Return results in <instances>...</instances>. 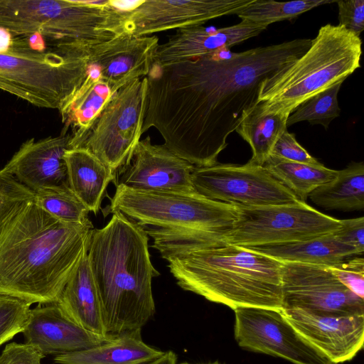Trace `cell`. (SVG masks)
<instances>
[{"instance_id":"cell-33","label":"cell","mask_w":364,"mask_h":364,"mask_svg":"<svg viewBox=\"0 0 364 364\" xmlns=\"http://www.w3.org/2000/svg\"><path fill=\"white\" fill-rule=\"evenodd\" d=\"M31 304L0 294V346L21 333L28 318Z\"/></svg>"},{"instance_id":"cell-11","label":"cell","mask_w":364,"mask_h":364,"mask_svg":"<svg viewBox=\"0 0 364 364\" xmlns=\"http://www.w3.org/2000/svg\"><path fill=\"white\" fill-rule=\"evenodd\" d=\"M191 181L196 193L226 203L259 207L296 204L301 200L262 166L218 164L194 167Z\"/></svg>"},{"instance_id":"cell-16","label":"cell","mask_w":364,"mask_h":364,"mask_svg":"<svg viewBox=\"0 0 364 364\" xmlns=\"http://www.w3.org/2000/svg\"><path fill=\"white\" fill-rule=\"evenodd\" d=\"M296 331L333 364L353 359L363 348L364 314L328 315L283 309Z\"/></svg>"},{"instance_id":"cell-1","label":"cell","mask_w":364,"mask_h":364,"mask_svg":"<svg viewBox=\"0 0 364 364\" xmlns=\"http://www.w3.org/2000/svg\"><path fill=\"white\" fill-rule=\"evenodd\" d=\"M311 43V39L299 38L151 64L142 134L156 128L163 144L195 167L216 164L243 111L257 103L262 82L300 58Z\"/></svg>"},{"instance_id":"cell-29","label":"cell","mask_w":364,"mask_h":364,"mask_svg":"<svg viewBox=\"0 0 364 364\" xmlns=\"http://www.w3.org/2000/svg\"><path fill=\"white\" fill-rule=\"evenodd\" d=\"M33 202L55 219L68 224H92L90 211L68 184L47 187L35 192Z\"/></svg>"},{"instance_id":"cell-38","label":"cell","mask_w":364,"mask_h":364,"mask_svg":"<svg viewBox=\"0 0 364 364\" xmlns=\"http://www.w3.org/2000/svg\"><path fill=\"white\" fill-rule=\"evenodd\" d=\"M340 228L333 232L341 242L354 247L360 254L364 251V218L340 220Z\"/></svg>"},{"instance_id":"cell-35","label":"cell","mask_w":364,"mask_h":364,"mask_svg":"<svg viewBox=\"0 0 364 364\" xmlns=\"http://www.w3.org/2000/svg\"><path fill=\"white\" fill-rule=\"evenodd\" d=\"M271 155L294 162L310 165L321 164L298 143L294 134L289 133L287 130L277 139Z\"/></svg>"},{"instance_id":"cell-14","label":"cell","mask_w":364,"mask_h":364,"mask_svg":"<svg viewBox=\"0 0 364 364\" xmlns=\"http://www.w3.org/2000/svg\"><path fill=\"white\" fill-rule=\"evenodd\" d=\"M253 0H144L122 8L127 32L151 36L172 29L202 26L226 15L237 14Z\"/></svg>"},{"instance_id":"cell-34","label":"cell","mask_w":364,"mask_h":364,"mask_svg":"<svg viewBox=\"0 0 364 364\" xmlns=\"http://www.w3.org/2000/svg\"><path fill=\"white\" fill-rule=\"evenodd\" d=\"M329 267L347 289L364 300V259L363 257H350Z\"/></svg>"},{"instance_id":"cell-8","label":"cell","mask_w":364,"mask_h":364,"mask_svg":"<svg viewBox=\"0 0 364 364\" xmlns=\"http://www.w3.org/2000/svg\"><path fill=\"white\" fill-rule=\"evenodd\" d=\"M108 212L119 211L143 228L225 232L237 218L234 204L191 193L147 192L116 186Z\"/></svg>"},{"instance_id":"cell-21","label":"cell","mask_w":364,"mask_h":364,"mask_svg":"<svg viewBox=\"0 0 364 364\" xmlns=\"http://www.w3.org/2000/svg\"><path fill=\"white\" fill-rule=\"evenodd\" d=\"M63 312L83 328L102 336L106 333L101 302L87 254L80 262L56 303Z\"/></svg>"},{"instance_id":"cell-31","label":"cell","mask_w":364,"mask_h":364,"mask_svg":"<svg viewBox=\"0 0 364 364\" xmlns=\"http://www.w3.org/2000/svg\"><path fill=\"white\" fill-rule=\"evenodd\" d=\"M342 83L338 82L303 102L289 115L287 127L307 121L311 125L320 124L327 129L341 114L338 94Z\"/></svg>"},{"instance_id":"cell-36","label":"cell","mask_w":364,"mask_h":364,"mask_svg":"<svg viewBox=\"0 0 364 364\" xmlns=\"http://www.w3.org/2000/svg\"><path fill=\"white\" fill-rule=\"evenodd\" d=\"M339 24L358 36L364 29V1H337Z\"/></svg>"},{"instance_id":"cell-32","label":"cell","mask_w":364,"mask_h":364,"mask_svg":"<svg viewBox=\"0 0 364 364\" xmlns=\"http://www.w3.org/2000/svg\"><path fill=\"white\" fill-rule=\"evenodd\" d=\"M34 196L11 173L4 168L0 171V234L23 206L33 201Z\"/></svg>"},{"instance_id":"cell-25","label":"cell","mask_w":364,"mask_h":364,"mask_svg":"<svg viewBox=\"0 0 364 364\" xmlns=\"http://www.w3.org/2000/svg\"><path fill=\"white\" fill-rule=\"evenodd\" d=\"M63 159L69 187L88 210L96 214L115 174L83 148L68 149Z\"/></svg>"},{"instance_id":"cell-30","label":"cell","mask_w":364,"mask_h":364,"mask_svg":"<svg viewBox=\"0 0 364 364\" xmlns=\"http://www.w3.org/2000/svg\"><path fill=\"white\" fill-rule=\"evenodd\" d=\"M336 1V0H298L278 2L253 0L237 15L241 20H249L269 26L277 21L295 18L315 7Z\"/></svg>"},{"instance_id":"cell-27","label":"cell","mask_w":364,"mask_h":364,"mask_svg":"<svg viewBox=\"0 0 364 364\" xmlns=\"http://www.w3.org/2000/svg\"><path fill=\"white\" fill-rule=\"evenodd\" d=\"M309 198L314 203L326 210H363V162L353 161L344 169L338 171L334 178L316 188Z\"/></svg>"},{"instance_id":"cell-2","label":"cell","mask_w":364,"mask_h":364,"mask_svg":"<svg viewBox=\"0 0 364 364\" xmlns=\"http://www.w3.org/2000/svg\"><path fill=\"white\" fill-rule=\"evenodd\" d=\"M94 229L63 223L33 201L26 204L0 234V294L31 305L57 303L87 254Z\"/></svg>"},{"instance_id":"cell-22","label":"cell","mask_w":364,"mask_h":364,"mask_svg":"<svg viewBox=\"0 0 364 364\" xmlns=\"http://www.w3.org/2000/svg\"><path fill=\"white\" fill-rule=\"evenodd\" d=\"M114 95L89 66L87 75L70 100L60 110L63 130L72 128L70 149L78 148L109 100Z\"/></svg>"},{"instance_id":"cell-24","label":"cell","mask_w":364,"mask_h":364,"mask_svg":"<svg viewBox=\"0 0 364 364\" xmlns=\"http://www.w3.org/2000/svg\"><path fill=\"white\" fill-rule=\"evenodd\" d=\"M245 248L282 262H298L326 267L334 266L348 258L362 255L354 247L339 241L333 233L302 241Z\"/></svg>"},{"instance_id":"cell-37","label":"cell","mask_w":364,"mask_h":364,"mask_svg":"<svg viewBox=\"0 0 364 364\" xmlns=\"http://www.w3.org/2000/svg\"><path fill=\"white\" fill-rule=\"evenodd\" d=\"M43 355L35 347L25 343L7 344L0 355V364H42Z\"/></svg>"},{"instance_id":"cell-17","label":"cell","mask_w":364,"mask_h":364,"mask_svg":"<svg viewBox=\"0 0 364 364\" xmlns=\"http://www.w3.org/2000/svg\"><path fill=\"white\" fill-rule=\"evenodd\" d=\"M159 45L156 35L124 33L99 45L89 65L115 94L131 81L147 76Z\"/></svg>"},{"instance_id":"cell-4","label":"cell","mask_w":364,"mask_h":364,"mask_svg":"<svg viewBox=\"0 0 364 364\" xmlns=\"http://www.w3.org/2000/svg\"><path fill=\"white\" fill-rule=\"evenodd\" d=\"M183 290L232 310L282 309V262L215 236L196 248L165 259Z\"/></svg>"},{"instance_id":"cell-7","label":"cell","mask_w":364,"mask_h":364,"mask_svg":"<svg viewBox=\"0 0 364 364\" xmlns=\"http://www.w3.org/2000/svg\"><path fill=\"white\" fill-rule=\"evenodd\" d=\"M89 58L16 48L0 53V90L59 111L85 81Z\"/></svg>"},{"instance_id":"cell-18","label":"cell","mask_w":364,"mask_h":364,"mask_svg":"<svg viewBox=\"0 0 364 364\" xmlns=\"http://www.w3.org/2000/svg\"><path fill=\"white\" fill-rule=\"evenodd\" d=\"M268 26L249 20L233 26L210 29L196 26L178 29L169 36L166 42L156 48L152 65H164L170 63L193 60L207 56L258 36Z\"/></svg>"},{"instance_id":"cell-6","label":"cell","mask_w":364,"mask_h":364,"mask_svg":"<svg viewBox=\"0 0 364 364\" xmlns=\"http://www.w3.org/2000/svg\"><path fill=\"white\" fill-rule=\"evenodd\" d=\"M362 41L343 25L326 24L309 49L261 84L257 102L269 112L290 114L303 102L343 82L360 67Z\"/></svg>"},{"instance_id":"cell-23","label":"cell","mask_w":364,"mask_h":364,"mask_svg":"<svg viewBox=\"0 0 364 364\" xmlns=\"http://www.w3.org/2000/svg\"><path fill=\"white\" fill-rule=\"evenodd\" d=\"M163 353L144 342L141 330H135L90 348L56 355L54 361L60 364H142Z\"/></svg>"},{"instance_id":"cell-13","label":"cell","mask_w":364,"mask_h":364,"mask_svg":"<svg viewBox=\"0 0 364 364\" xmlns=\"http://www.w3.org/2000/svg\"><path fill=\"white\" fill-rule=\"evenodd\" d=\"M282 309L328 315L364 314V300L347 289L329 267L282 262Z\"/></svg>"},{"instance_id":"cell-15","label":"cell","mask_w":364,"mask_h":364,"mask_svg":"<svg viewBox=\"0 0 364 364\" xmlns=\"http://www.w3.org/2000/svg\"><path fill=\"white\" fill-rule=\"evenodd\" d=\"M194 166L149 136L140 140L129 164L120 170L117 185L147 192L191 193Z\"/></svg>"},{"instance_id":"cell-40","label":"cell","mask_w":364,"mask_h":364,"mask_svg":"<svg viewBox=\"0 0 364 364\" xmlns=\"http://www.w3.org/2000/svg\"><path fill=\"white\" fill-rule=\"evenodd\" d=\"M179 364H192V363H181ZM207 364H220L218 362H214V363H207Z\"/></svg>"},{"instance_id":"cell-20","label":"cell","mask_w":364,"mask_h":364,"mask_svg":"<svg viewBox=\"0 0 364 364\" xmlns=\"http://www.w3.org/2000/svg\"><path fill=\"white\" fill-rule=\"evenodd\" d=\"M70 140L71 134L65 131L58 136L28 139L4 168L34 193L44 188L68 184L63 156L70 149Z\"/></svg>"},{"instance_id":"cell-19","label":"cell","mask_w":364,"mask_h":364,"mask_svg":"<svg viewBox=\"0 0 364 364\" xmlns=\"http://www.w3.org/2000/svg\"><path fill=\"white\" fill-rule=\"evenodd\" d=\"M26 343L43 356L63 355L90 348L112 339L90 332L69 318L56 303L31 309L21 331Z\"/></svg>"},{"instance_id":"cell-12","label":"cell","mask_w":364,"mask_h":364,"mask_svg":"<svg viewBox=\"0 0 364 364\" xmlns=\"http://www.w3.org/2000/svg\"><path fill=\"white\" fill-rule=\"evenodd\" d=\"M233 311L234 335L240 347L294 364H333L296 331L282 309L245 306Z\"/></svg>"},{"instance_id":"cell-9","label":"cell","mask_w":364,"mask_h":364,"mask_svg":"<svg viewBox=\"0 0 364 364\" xmlns=\"http://www.w3.org/2000/svg\"><path fill=\"white\" fill-rule=\"evenodd\" d=\"M235 205L236 220L223 239L244 247L309 240L331 234L341 226L340 220L303 201L259 207Z\"/></svg>"},{"instance_id":"cell-5","label":"cell","mask_w":364,"mask_h":364,"mask_svg":"<svg viewBox=\"0 0 364 364\" xmlns=\"http://www.w3.org/2000/svg\"><path fill=\"white\" fill-rule=\"evenodd\" d=\"M116 1L0 0V26L38 33L61 53L89 58L100 44L128 33Z\"/></svg>"},{"instance_id":"cell-10","label":"cell","mask_w":364,"mask_h":364,"mask_svg":"<svg viewBox=\"0 0 364 364\" xmlns=\"http://www.w3.org/2000/svg\"><path fill=\"white\" fill-rule=\"evenodd\" d=\"M146 76L134 80L107 102L78 148L97 158L114 174L129 164L142 135Z\"/></svg>"},{"instance_id":"cell-28","label":"cell","mask_w":364,"mask_h":364,"mask_svg":"<svg viewBox=\"0 0 364 364\" xmlns=\"http://www.w3.org/2000/svg\"><path fill=\"white\" fill-rule=\"evenodd\" d=\"M262 166L303 202H306L314 190L334 178L338 172L322 164L310 165L272 155Z\"/></svg>"},{"instance_id":"cell-26","label":"cell","mask_w":364,"mask_h":364,"mask_svg":"<svg viewBox=\"0 0 364 364\" xmlns=\"http://www.w3.org/2000/svg\"><path fill=\"white\" fill-rule=\"evenodd\" d=\"M289 115L267 111L261 102L243 111L235 132L252 149V156L250 161L260 166L265 163L277 139L287 130Z\"/></svg>"},{"instance_id":"cell-39","label":"cell","mask_w":364,"mask_h":364,"mask_svg":"<svg viewBox=\"0 0 364 364\" xmlns=\"http://www.w3.org/2000/svg\"><path fill=\"white\" fill-rule=\"evenodd\" d=\"M142 364H177V355L173 351L168 350L160 357Z\"/></svg>"},{"instance_id":"cell-3","label":"cell","mask_w":364,"mask_h":364,"mask_svg":"<svg viewBox=\"0 0 364 364\" xmlns=\"http://www.w3.org/2000/svg\"><path fill=\"white\" fill-rule=\"evenodd\" d=\"M148 242L144 228L119 211L92 230L87 257L108 336L141 330L155 314L152 279L160 273Z\"/></svg>"},{"instance_id":"cell-41","label":"cell","mask_w":364,"mask_h":364,"mask_svg":"<svg viewBox=\"0 0 364 364\" xmlns=\"http://www.w3.org/2000/svg\"><path fill=\"white\" fill-rule=\"evenodd\" d=\"M55 364H60V363H55Z\"/></svg>"}]
</instances>
